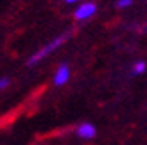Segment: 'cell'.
<instances>
[{"instance_id": "obj_1", "label": "cell", "mask_w": 147, "mask_h": 145, "mask_svg": "<svg viewBox=\"0 0 147 145\" xmlns=\"http://www.w3.org/2000/svg\"><path fill=\"white\" fill-rule=\"evenodd\" d=\"M65 40H67V37H65V35H61V37H58V39H54V40H53V42H49L46 47H42L40 51H37V52L33 54V56L30 58L28 65H35L37 61H40L42 58H46V56H47V54H51L54 49H58V47H60V46H61Z\"/></svg>"}, {"instance_id": "obj_2", "label": "cell", "mask_w": 147, "mask_h": 145, "mask_svg": "<svg viewBox=\"0 0 147 145\" xmlns=\"http://www.w3.org/2000/svg\"><path fill=\"white\" fill-rule=\"evenodd\" d=\"M96 12V5L95 4H91V2H88V4H84V5H81L77 11H76V19H88V17H91Z\"/></svg>"}, {"instance_id": "obj_3", "label": "cell", "mask_w": 147, "mask_h": 145, "mask_svg": "<svg viewBox=\"0 0 147 145\" xmlns=\"http://www.w3.org/2000/svg\"><path fill=\"white\" fill-rule=\"evenodd\" d=\"M70 77V68L67 65H61L58 70H56V75H54V84L56 86H63Z\"/></svg>"}, {"instance_id": "obj_4", "label": "cell", "mask_w": 147, "mask_h": 145, "mask_svg": "<svg viewBox=\"0 0 147 145\" xmlns=\"http://www.w3.org/2000/svg\"><path fill=\"white\" fill-rule=\"evenodd\" d=\"M77 135L84 140H89V138H93L96 135V130H95V126L93 124H81L79 128H77Z\"/></svg>"}, {"instance_id": "obj_5", "label": "cell", "mask_w": 147, "mask_h": 145, "mask_svg": "<svg viewBox=\"0 0 147 145\" xmlns=\"http://www.w3.org/2000/svg\"><path fill=\"white\" fill-rule=\"evenodd\" d=\"M142 72H145V63H144V61L135 63V66H133V74L138 75V74H142Z\"/></svg>"}, {"instance_id": "obj_6", "label": "cell", "mask_w": 147, "mask_h": 145, "mask_svg": "<svg viewBox=\"0 0 147 145\" xmlns=\"http://www.w3.org/2000/svg\"><path fill=\"white\" fill-rule=\"evenodd\" d=\"M16 114H18V110H16V112H11L9 115H5V117H4L2 121H0V128H2V126H4V124H7L9 121H12V119L16 117Z\"/></svg>"}, {"instance_id": "obj_7", "label": "cell", "mask_w": 147, "mask_h": 145, "mask_svg": "<svg viewBox=\"0 0 147 145\" xmlns=\"http://www.w3.org/2000/svg\"><path fill=\"white\" fill-rule=\"evenodd\" d=\"M131 5V0H117V7H128Z\"/></svg>"}, {"instance_id": "obj_8", "label": "cell", "mask_w": 147, "mask_h": 145, "mask_svg": "<svg viewBox=\"0 0 147 145\" xmlns=\"http://www.w3.org/2000/svg\"><path fill=\"white\" fill-rule=\"evenodd\" d=\"M9 86V79H0V89H4Z\"/></svg>"}, {"instance_id": "obj_9", "label": "cell", "mask_w": 147, "mask_h": 145, "mask_svg": "<svg viewBox=\"0 0 147 145\" xmlns=\"http://www.w3.org/2000/svg\"><path fill=\"white\" fill-rule=\"evenodd\" d=\"M65 2H68V4H74V2H77V0H65Z\"/></svg>"}]
</instances>
